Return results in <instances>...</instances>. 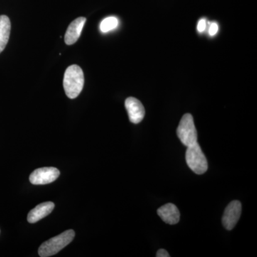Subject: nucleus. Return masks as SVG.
I'll return each mask as SVG.
<instances>
[{
	"mask_svg": "<svg viewBox=\"0 0 257 257\" xmlns=\"http://www.w3.org/2000/svg\"><path fill=\"white\" fill-rule=\"evenodd\" d=\"M177 134L184 146L187 147L197 143V131L192 114H185L182 116Z\"/></svg>",
	"mask_w": 257,
	"mask_h": 257,
	"instance_id": "4",
	"label": "nucleus"
},
{
	"mask_svg": "<svg viewBox=\"0 0 257 257\" xmlns=\"http://www.w3.org/2000/svg\"><path fill=\"white\" fill-rule=\"evenodd\" d=\"M84 84V73L77 64L69 66L64 72L63 86L64 92L69 99H75L79 95Z\"/></svg>",
	"mask_w": 257,
	"mask_h": 257,
	"instance_id": "1",
	"label": "nucleus"
},
{
	"mask_svg": "<svg viewBox=\"0 0 257 257\" xmlns=\"http://www.w3.org/2000/svg\"><path fill=\"white\" fill-rule=\"evenodd\" d=\"M11 23L6 15L0 16V53L3 52L9 42Z\"/></svg>",
	"mask_w": 257,
	"mask_h": 257,
	"instance_id": "11",
	"label": "nucleus"
},
{
	"mask_svg": "<svg viewBox=\"0 0 257 257\" xmlns=\"http://www.w3.org/2000/svg\"><path fill=\"white\" fill-rule=\"evenodd\" d=\"M55 204L52 202H43L29 212L28 221L29 223L34 224L46 217L53 211Z\"/></svg>",
	"mask_w": 257,
	"mask_h": 257,
	"instance_id": "10",
	"label": "nucleus"
},
{
	"mask_svg": "<svg viewBox=\"0 0 257 257\" xmlns=\"http://www.w3.org/2000/svg\"><path fill=\"white\" fill-rule=\"evenodd\" d=\"M118 25H119V21L117 18L115 17H109L101 21L99 28L101 32L106 33L117 28Z\"/></svg>",
	"mask_w": 257,
	"mask_h": 257,
	"instance_id": "12",
	"label": "nucleus"
},
{
	"mask_svg": "<svg viewBox=\"0 0 257 257\" xmlns=\"http://www.w3.org/2000/svg\"><path fill=\"white\" fill-rule=\"evenodd\" d=\"M86 20L87 19L81 17L74 20L69 25L64 35V42L67 45H74L79 40Z\"/></svg>",
	"mask_w": 257,
	"mask_h": 257,
	"instance_id": "8",
	"label": "nucleus"
},
{
	"mask_svg": "<svg viewBox=\"0 0 257 257\" xmlns=\"http://www.w3.org/2000/svg\"><path fill=\"white\" fill-rule=\"evenodd\" d=\"M186 162L191 170L197 175H203L208 170V162L205 155L198 143L187 147Z\"/></svg>",
	"mask_w": 257,
	"mask_h": 257,
	"instance_id": "3",
	"label": "nucleus"
},
{
	"mask_svg": "<svg viewBox=\"0 0 257 257\" xmlns=\"http://www.w3.org/2000/svg\"><path fill=\"white\" fill-rule=\"evenodd\" d=\"M75 236L74 230L69 229L42 243L38 249L41 257L53 256L72 242Z\"/></svg>",
	"mask_w": 257,
	"mask_h": 257,
	"instance_id": "2",
	"label": "nucleus"
},
{
	"mask_svg": "<svg viewBox=\"0 0 257 257\" xmlns=\"http://www.w3.org/2000/svg\"><path fill=\"white\" fill-rule=\"evenodd\" d=\"M241 214V204L239 201H232L225 209L222 216V224L225 229H234Z\"/></svg>",
	"mask_w": 257,
	"mask_h": 257,
	"instance_id": "6",
	"label": "nucleus"
},
{
	"mask_svg": "<svg viewBox=\"0 0 257 257\" xmlns=\"http://www.w3.org/2000/svg\"><path fill=\"white\" fill-rule=\"evenodd\" d=\"M157 214L165 223L171 225L177 224L180 219L178 208L172 203H168L159 208Z\"/></svg>",
	"mask_w": 257,
	"mask_h": 257,
	"instance_id": "9",
	"label": "nucleus"
},
{
	"mask_svg": "<svg viewBox=\"0 0 257 257\" xmlns=\"http://www.w3.org/2000/svg\"><path fill=\"white\" fill-rule=\"evenodd\" d=\"M156 256L157 257H170V255L165 249L162 248L157 251Z\"/></svg>",
	"mask_w": 257,
	"mask_h": 257,
	"instance_id": "15",
	"label": "nucleus"
},
{
	"mask_svg": "<svg viewBox=\"0 0 257 257\" xmlns=\"http://www.w3.org/2000/svg\"><path fill=\"white\" fill-rule=\"evenodd\" d=\"M60 175V171L55 167H42L32 172L30 181L34 185H45L55 182Z\"/></svg>",
	"mask_w": 257,
	"mask_h": 257,
	"instance_id": "5",
	"label": "nucleus"
},
{
	"mask_svg": "<svg viewBox=\"0 0 257 257\" xmlns=\"http://www.w3.org/2000/svg\"><path fill=\"white\" fill-rule=\"evenodd\" d=\"M128 119L134 124H139L145 117V109L141 101L135 97H128L125 101Z\"/></svg>",
	"mask_w": 257,
	"mask_h": 257,
	"instance_id": "7",
	"label": "nucleus"
},
{
	"mask_svg": "<svg viewBox=\"0 0 257 257\" xmlns=\"http://www.w3.org/2000/svg\"><path fill=\"white\" fill-rule=\"evenodd\" d=\"M207 28V22L204 19L199 20L197 25V30L199 32H203Z\"/></svg>",
	"mask_w": 257,
	"mask_h": 257,
	"instance_id": "14",
	"label": "nucleus"
},
{
	"mask_svg": "<svg viewBox=\"0 0 257 257\" xmlns=\"http://www.w3.org/2000/svg\"><path fill=\"white\" fill-rule=\"evenodd\" d=\"M218 30H219V26H218L217 24L215 23H211L209 29V34L211 36H214L217 33Z\"/></svg>",
	"mask_w": 257,
	"mask_h": 257,
	"instance_id": "13",
	"label": "nucleus"
}]
</instances>
